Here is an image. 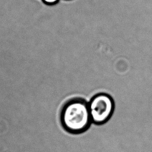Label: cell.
<instances>
[{
    "instance_id": "cell-2",
    "label": "cell",
    "mask_w": 152,
    "mask_h": 152,
    "mask_svg": "<svg viewBox=\"0 0 152 152\" xmlns=\"http://www.w3.org/2000/svg\"><path fill=\"white\" fill-rule=\"evenodd\" d=\"M92 122L97 125L103 124L112 116L114 110V102L107 94L99 93L88 103Z\"/></svg>"
},
{
    "instance_id": "cell-1",
    "label": "cell",
    "mask_w": 152,
    "mask_h": 152,
    "mask_svg": "<svg viewBox=\"0 0 152 152\" xmlns=\"http://www.w3.org/2000/svg\"><path fill=\"white\" fill-rule=\"evenodd\" d=\"M60 122L64 130L70 134L84 132L92 122L88 103L81 98L68 100L62 107Z\"/></svg>"
},
{
    "instance_id": "cell-3",
    "label": "cell",
    "mask_w": 152,
    "mask_h": 152,
    "mask_svg": "<svg viewBox=\"0 0 152 152\" xmlns=\"http://www.w3.org/2000/svg\"><path fill=\"white\" fill-rule=\"evenodd\" d=\"M46 1H47V2H54V1H55L56 0H45Z\"/></svg>"
}]
</instances>
